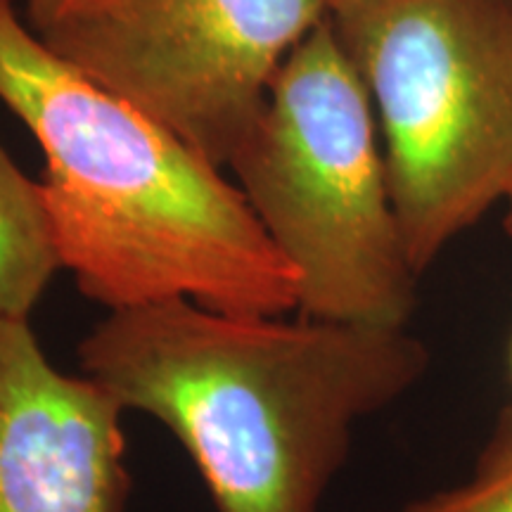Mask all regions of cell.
<instances>
[{
	"label": "cell",
	"instance_id": "cell-1",
	"mask_svg": "<svg viewBox=\"0 0 512 512\" xmlns=\"http://www.w3.org/2000/svg\"><path fill=\"white\" fill-rule=\"evenodd\" d=\"M83 375L178 439L216 512H318L361 420L425 377L408 328L126 306L81 339Z\"/></svg>",
	"mask_w": 512,
	"mask_h": 512
},
{
	"label": "cell",
	"instance_id": "cell-8",
	"mask_svg": "<svg viewBox=\"0 0 512 512\" xmlns=\"http://www.w3.org/2000/svg\"><path fill=\"white\" fill-rule=\"evenodd\" d=\"M396 512H512V406L496 420L470 475Z\"/></svg>",
	"mask_w": 512,
	"mask_h": 512
},
{
	"label": "cell",
	"instance_id": "cell-5",
	"mask_svg": "<svg viewBox=\"0 0 512 512\" xmlns=\"http://www.w3.org/2000/svg\"><path fill=\"white\" fill-rule=\"evenodd\" d=\"M330 0H114L38 34L216 166L264 112L275 74Z\"/></svg>",
	"mask_w": 512,
	"mask_h": 512
},
{
	"label": "cell",
	"instance_id": "cell-7",
	"mask_svg": "<svg viewBox=\"0 0 512 512\" xmlns=\"http://www.w3.org/2000/svg\"><path fill=\"white\" fill-rule=\"evenodd\" d=\"M60 268L41 181L0 145V318L29 320Z\"/></svg>",
	"mask_w": 512,
	"mask_h": 512
},
{
	"label": "cell",
	"instance_id": "cell-10",
	"mask_svg": "<svg viewBox=\"0 0 512 512\" xmlns=\"http://www.w3.org/2000/svg\"><path fill=\"white\" fill-rule=\"evenodd\" d=\"M505 214H503V230H505V235H508V238L512 240V188H510V192L508 195H505Z\"/></svg>",
	"mask_w": 512,
	"mask_h": 512
},
{
	"label": "cell",
	"instance_id": "cell-3",
	"mask_svg": "<svg viewBox=\"0 0 512 512\" xmlns=\"http://www.w3.org/2000/svg\"><path fill=\"white\" fill-rule=\"evenodd\" d=\"M228 169L297 273V313L408 328L418 278L389 195L373 100L330 15L275 74Z\"/></svg>",
	"mask_w": 512,
	"mask_h": 512
},
{
	"label": "cell",
	"instance_id": "cell-9",
	"mask_svg": "<svg viewBox=\"0 0 512 512\" xmlns=\"http://www.w3.org/2000/svg\"><path fill=\"white\" fill-rule=\"evenodd\" d=\"M112 3L114 0H27V17L36 34H43V31L91 15Z\"/></svg>",
	"mask_w": 512,
	"mask_h": 512
},
{
	"label": "cell",
	"instance_id": "cell-11",
	"mask_svg": "<svg viewBox=\"0 0 512 512\" xmlns=\"http://www.w3.org/2000/svg\"><path fill=\"white\" fill-rule=\"evenodd\" d=\"M510 373H512V342H510Z\"/></svg>",
	"mask_w": 512,
	"mask_h": 512
},
{
	"label": "cell",
	"instance_id": "cell-4",
	"mask_svg": "<svg viewBox=\"0 0 512 512\" xmlns=\"http://www.w3.org/2000/svg\"><path fill=\"white\" fill-rule=\"evenodd\" d=\"M413 271L512 188V0H335Z\"/></svg>",
	"mask_w": 512,
	"mask_h": 512
},
{
	"label": "cell",
	"instance_id": "cell-12",
	"mask_svg": "<svg viewBox=\"0 0 512 512\" xmlns=\"http://www.w3.org/2000/svg\"><path fill=\"white\" fill-rule=\"evenodd\" d=\"M332 3H335V0H330V5H332Z\"/></svg>",
	"mask_w": 512,
	"mask_h": 512
},
{
	"label": "cell",
	"instance_id": "cell-6",
	"mask_svg": "<svg viewBox=\"0 0 512 512\" xmlns=\"http://www.w3.org/2000/svg\"><path fill=\"white\" fill-rule=\"evenodd\" d=\"M124 408L43 354L29 320L0 318V512H124Z\"/></svg>",
	"mask_w": 512,
	"mask_h": 512
},
{
	"label": "cell",
	"instance_id": "cell-2",
	"mask_svg": "<svg viewBox=\"0 0 512 512\" xmlns=\"http://www.w3.org/2000/svg\"><path fill=\"white\" fill-rule=\"evenodd\" d=\"M0 102L46 157L62 268L107 309L190 299L240 316L297 311V273L221 166L88 79L0 0Z\"/></svg>",
	"mask_w": 512,
	"mask_h": 512
}]
</instances>
